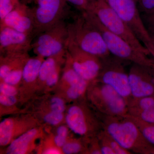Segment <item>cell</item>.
Returning <instances> with one entry per match:
<instances>
[{"instance_id": "obj_16", "label": "cell", "mask_w": 154, "mask_h": 154, "mask_svg": "<svg viewBox=\"0 0 154 154\" xmlns=\"http://www.w3.org/2000/svg\"><path fill=\"white\" fill-rule=\"evenodd\" d=\"M45 127L42 125L36 127L14 140L7 147L5 153L28 154L33 153L38 147L36 142L45 136Z\"/></svg>"}, {"instance_id": "obj_32", "label": "cell", "mask_w": 154, "mask_h": 154, "mask_svg": "<svg viewBox=\"0 0 154 154\" xmlns=\"http://www.w3.org/2000/svg\"><path fill=\"white\" fill-rule=\"evenodd\" d=\"M102 154L98 137L92 139L88 145L86 154Z\"/></svg>"}, {"instance_id": "obj_39", "label": "cell", "mask_w": 154, "mask_h": 154, "mask_svg": "<svg viewBox=\"0 0 154 154\" xmlns=\"http://www.w3.org/2000/svg\"><path fill=\"white\" fill-rule=\"evenodd\" d=\"M150 154H154V146H153L152 148V149Z\"/></svg>"}, {"instance_id": "obj_10", "label": "cell", "mask_w": 154, "mask_h": 154, "mask_svg": "<svg viewBox=\"0 0 154 154\" xmlns=\"http://www.w3.org/2000/svg\"><path fill=\"white\" fill-rule=\"evenodd\" d=\"M31 8L34 21V38L58 22L65 16L66 0H33Z\"/></svg>"}, {"instance_id": "obj_14", "label": "cell", "mask_w": 154, "mask_h": 154, "mask_svg": "<svg viewBox=\"0 0 154 154\" xmlns=\"http://www.w3.org/2000/svg\"><path fill=\"white\" fill-rule=\"evenodd\" d=\"M33 36L12 28L0 27V54L27 53L32 49Z\"/></svg>"}, {"instance_id": "obj_15", "label": "cell", "mask_w": 154, "mask_h": 154, "mask_svg": "<svg viewBox=\"0 0 154 154\" xmlns=\"http://www.w3.org/2000/svg\"><path fill=\"white\" fill-rule=\"evenodd\" d=\"M0 27H8L34 38L35 27L31 8L22 2L0 22Z\"/></svg>"}, {"instance_id": "obj_3", "label": "cell", "mask_w": 154, "mask_h": 154, "mask_svg": "<svg viewBox=\"0 0 154 154\" xmlns=\"http://www.w3.org/2000/svg\"><path fill=\"white\" fill-rule=\"evenodd\" d=\"M86 19L100 32L110 54L120 59L146 66H152L154 60L138 51L121 37L112 33L91 11L82 12Z\"/></svg>"}, {"instance_id": "obj_13", "label": "cell", "mask_w": 154, "mask_h": 154, "mask_svg": "<svg viewBox=\"0 0 154 154\" xmlns=\"http://www.w3.org/2000/svg\"><path fill=\"white\" fill-rule=\"evenodd\" d=\"M128 74L132 98L154 96V71L152 66L133 63Z\"/></svg>"}, {"instance_id": "obj_34", "label": "cell", "mask_w": 154, "mask_h": 154, "mask_svg": "<svg viewBox=\"0 0 154 154\" xmlns=\"http://www.w3.org/2000/svg\"><path fill=\"white\" fill-rule=\"evenodd\" d=\"M66 2L73 5L77 8L83 11H88L91 1L90 0H66Z\"/></svg>"}, {"instance_id": "obj_33", "label": "cell", "mask_w": 154, "mask_h": 154, "mask_svg": "<svg viewBox=\"0 0 154 154\" xmlns=\"http://www.w3.org/2000/svg\"><path fill=\"white\" fill-rule=\"evenodd\" d=\"M140 9L145 15L154 11V0H139Z\"/></svg>"}, {"instance_id": "obj_26", "label": "cell", "mask_w": 154, "mask_h": 154, "mask_svg": "<svg viewBox=\"0 0 154 154\" xmlns=\"http://www.w3.org/2000/svg\"><path fill=\"white\" fill-rule=\"evenodd\" d=\"M24 65L13 70L1 82H4L12 85L18 86L22 83V73Z\"/></svg>"}, {"instance_id": "obj_22", "label": "cell", "mask_w": 154, "mask_h": 154, "mask_svg": "<svg viewBox=\"0 0 154 154\" xmlns=\"http://www.w3.org/2000/svg\"><path fill=\"white\" fill-rule=\"evenodd\" d=\"M128 114L150 109L154 107V96H146L140 98H133L127 102Z\"/></svg>"}, {"instance_id": "obj_30", "label": "cell", "mask_w": 154, "mask_h": 154, "mask_svg": "<svg viewBox=\"0 0 154 154\" xmlns=\"http://www.w3.org/2000/svg\"><path fill=\"white\" fill-rule=\"evenodd\" d=\"M129 115V114H128ZM142 121L154 124V107L129 115Z\"/></svg>"}, {"instance_id": "obj_2", "label": "cell", "mask_w": 154, "mask_h": 154, "mask_svg": "<svg viewBox=\"0 0 154 154\" xmlns=\"http://www.w3.org/2000/svg\"><path fill=\"white\" fill-rule=\"evenodd\" d=\"M65 122L71 131L89 140L97 137L103 130L98 113L86 98L68 105Z\"/></svg>"}, {"instance_id": "obj_4", "label": "cell", "mask_w": 154, "mask_h": 154, "mask_svg": "<svg viewBox=\"0 0 154 154\" xmlns=\"http://www.w3.org/2000/svg\"><path fill=\"white\" fill-rule=\"evenodd\" d=\"M86 99L98 113L111 116L128 114L126 100L110 86L97 81L89 84Z\"/></svg>"}, {"instance_id": "obj_27", "label": "cell", "mask_w": 154, "mask_h": 154, "mask_svg": "<svg viewBox=\"0 0 154 154\" xmlns=\"http://www.w3.org/2000/svg\"><path fill=\"white\" fill-rule=\"evenodd\" d=\"M21 0H0V22L21 2Z\"/></svg>"}, {"instance_id": "obj_11", "label": "cell", "mask_w": 154, "mask_h": 154, "mask_svg": "<svg viewBox=\"0 0 154 154\" xmlns=\"http://www.w3.org/2000/svg\"><path fill=\"white\" fill-rule=\"evenodd\" d=\"M66 51L73 67L80 76L89 83L96 81L102 68V59L86 52L69 41Z\"/></svg>"}, {"instance_id": "obj_23", "label": "cell", "mask_w": 154, "mask_h": 154, "mask_svg": "<svg viewBox=\"0 0 154 154\" xmlns=\"http://www.w3.org/2000/svg\"><path fill=\"white\" fill-rule=\"evenodd\" d=\"M39 120L40 123L49 126H57L65 122V113L59 112H42L33 114Z\"/></svg>"}, {"instance_id": "obj_18", "label": "cell", "mask_w": 154, "mask_h": 154, "mask_svg": "<svg viewBox=\"0 0 154 154\" xmlns=\"http://www.w3.org/2000/svg\"><path fill=\"white\" fill-rule=\"evenodd\" d=\"M30 57L28 53L4 54L0 56V81H2L10 72L22 66Z\"/></svg>"}, {"instance_id": "obj_35", "label": "cell", "mask_w": 154, "mask_h": 154, "mask_svg": "<svg viewBox=\"0 0 154 154\" xmlns=\"http://www.w3.org/2000/svg\"><path fill=\"white\" fill-rule=\"evenodd\" d=\"M145 22L146 27L151 34L154 33V11L152 13L144 15Z\"/></svg>"}, {"instance_id": "obj_19", "label": "cell", "mask_w": 154, "mask_h": 154, "mask_svg": "<svg viewBox=\"0 0 154 154\" xmlns=\"http://www.w3.org/2000/svg\"><path fill=\"white\" fill-rule=\"evenodd\" d=\"M66 53V51L58 55L47 57L42 62L39 69L37 90H42L45 83L50 75L59 65L65 63Z\"/></svg>"}, {"instance_id": "obj_1", "label": "cell", "mask_w": 154, "mask_h": 154, "mask_svg": "<svg viewBox=\"0 0 154 154\" xmlns=\"http://www.w3.org/2000/svg\"><path fill=\"white\" fill-rule=\"evenodd\" d=\"M97 113L103 130L122 147L132 153L150 154L154 146L146 140L128 114L125 116H111Z\"/></svg>"}, {"instance_id": "obj_28", "label": "cell", "mask_w": 154, "mask_h": 154, "mask_svg": "<svg viewBox=\"0 0 154 154\" xmlns=\"http://www.w3.org/2000/svg\"><path fill=\"white\" fill-rule=\"evenodd\" d=\"M44 143H42L41 149L38 150L39 153L45 154H63L61 149L57 146L53 140L52 136L48 137L44 142Z\"/></svg>"}, {"instance_id": "obj_12", "label": "cell", "mask_w": 154, "mask_h": 154, "mask_svg": "<svg viewBox=\"0 0 154 154\" xmlns=\"http://www.w3.org/2000/svg\"><path fill=\"white\" fill-rule=\"evenodd\" d=\"M41 125L36 116L28 112L4 119L0 123V146L7 147L23 134Z\"/></svg>"}, {"instance_id": "obj_36", "label": "cell", "mask_w": 154, "mask_h": 154, "mask_svg": "<svg viewBox=\"0 0 154 154\" xmlns=\"http://www.w3.org/2000/svg\"><path fill=\"white\" fill-rule=\"evenodd\" d=\"M102 154H115L113 149L107 144L99 141Z\"/></svg>"}, {"instance_id": "obj_17", "label": "cell", "mask_w": 154, "mask_h": 154, "mask_svg": "<svg viewBox=\"0 0 154 154\" xmlns=\"http://www.w3.org/2000/svg\"><path fill=\"white\" fill-rule=\"evenodd\" d=\"M45 58L36 55L29 57L25 63L23 68L22 82V88H20L21 95L25 96L27 90H32V91L37 90L39 69Z\"/></svg>"}, {"instance_id": "obj_25", "label": "cell", "mask_w": 154, "mask_h": 154, "mask_svg": "<svg viewBox=\"0 0 154 154\" xmlns=\"http://www.w3.org/2000/svg\"><path fill=\"white\" fill-rule=\"evenodd\" d=\"M99 141L107 144L109 146L115 154H131V152L122 147L113 138L108 134L102 130L97 136Z\"/></svg>"}, {"instance_id": "obj_38", "label": "cell", "mask_w": 154, "mask_h": 154, "mask_svg": "<svg viewBox=\"0 0 154 154\" xmlns=\"http://www.w3.org/2000/svg\"><path fill=\"white\" fill-rule=\"evenodd\" d=\"M151 35L152 41L154 47V33H152L151 34Z\"/></svg>"}, {"instance_id": "obj_31", "label": "cell", "mask_w": 154, "mask_h": 154, "mask_svg": "<svg viewBox=\"0 0 154 154\" xmlns=\"http://www.w3.org/2000/svg\"><path fill=\"white\" fill-rule=\"evenodd\" d=\"M0 93L9 96L21 97L20 89L18 86L12 85L4 82L0 83Z\"/></svg>"}, {"instance_id": "obj_8", "label": "cell", "mask_w": 154, "mask_h": 154, "mask_svg": "<svg viewBox=\"0 0 154 154\" xmlns=\"http://www.w3.org/2000/svg\"><path fill=\"white\" fill-rule=\"evenodd\" d=\"M68 40V24L62 20L35 37L32 49L36 55L54 56L66 51Z\"/></svg>"}, {"instance_id": "obj_24", "label": "cell", "mask_w": 154, "mask_h": 154, "mask_svg": "<svg viewBox=\"0 0 154 154\" xmlns=\"http://www.w3.org/2000/svg\"><path fill=\"white\" fill-rule=\"evenodd\" d=\"M134 121L145 139L149 143L154 146V124L145 122L128 115Z\"/></svg>"}, {"instance_id": "obj_21", "label": "cell", "mask_w": 154, "mask_h": 154, "mask_svg": "<svg viewBox=\"0 0 154 154\" xmlns=\"http://www.w3.org/2000/svg\"><path fill=\"white\" fill-rule=\"evenodd\" d=\"M91 140L82 137L75 138L70 136L61 148L63 154H86Z\"/></svg>"}, {"instance_id": "obj_29", "label": "cell", "mask_w": 154, "mask_h": 154, "mask_svg": "<svg viewBox=\"0 0 154 154\" xmlns=\"http://www.w3.org/2000/svg\"><path fill=\"white\" fill-rule=\"evenodd\" d=\"M19 96H9L0 93L1 109L4 108H13L16 107L19 102Z\"/></svg>"}, {"instance_id": "obj_5", "label": "cell", "mask_w": 154, "mask_h": 154, "mask_svg": "<svg viewBox=\"0 0 154 154\" xmlns=\"http://www.w3.org/2000/svg\"><path fill=\"white\" fill-rule=\"evenodd\" d=\"M69 41L101 59L110 55L103 37L82 14L68 24Z\"/></svg>"}, {"instance_id": "obj_40", "label": "cell", "mask_w": 154, "mask_h": 154, "mask_svg": "<svg viewBox=\"0 0 154 154\" xmlns=\"http://www.w3.org/2000/svg\"><path fill=\"white\" fill-rule=\"evenodd\" d=\"M152 67L153 69V70H154V64L152 66Z\"/></svg>"}, {"instance_id": "obj_7", "label": "cell", "mask_w": 154, "mask_h": 154, "mask_svg": "<svg viewBox=\"0 0 154 154\" xmlns=\"http://www.w3.org/2000/svg\"><path fill=\"white\" fill-rule=\"evenodd\" d=\"M132 30L154 59L151 35L141 17L135 0H105Z\"/></svg>"}, {"instance_id": "obj_20", "label": "cell", "mask_w": 154, "mask_h": 154, "mask_svg": "<svg viewBox=\"0 0 154 154\" xmlns=\"http://www.w3.org/2000/svg\"><path fill=\"white\" fill-rule=\"evenodd\" d=\"M34 113L42 112H53L65 113L67 107L66 100L58 94L46 96L39 104Z\"/></svg>"}, {"instance_id": "obj_9", "label": "cell", "mask_w": 154, "mask_h": 154, "mask_svg": "<svg viewBox=\"0 0 154 154\" xmlns=\"http://www.w3.org/2000/svg\"><path fill=\"white\" fill-rule=\"evenodd\" d=\"M124 61L113 55L102 59V68L96 81L112 87L127 102L132 97L128 74L125 68Z\"/></svg>"}, {"instance_id": "obj_37", "label": "cell", "mask_w": 154, "mask_h": 154, "mask_svg": "<svg viewBox=\"0 0 154 154\" xmlns=\"http://www.w3.org/2000/svg\"><path fill=\"white\" fill-rule=\"evenodd\" d=\"M21 1L22 3L28 5V4L33 2V0H21Z\"/></svg>"}, {"instance_id": "obj_6", "label": "cell", "mask_w": 154, "mask_h": 154, "mask_svg": "<svg viewBox=\"0 0 154 154\" xmlns=\"http://www.w3.org/2000/svg\"><path fill=\"white\" fill-rule=\"evenodd\" d=\"M88 11L95 14L107 29L124 39L135 49L146 55H150L148 50L138 39L132 30L106 1H91Z\"/></svg>"}]
</instances>
